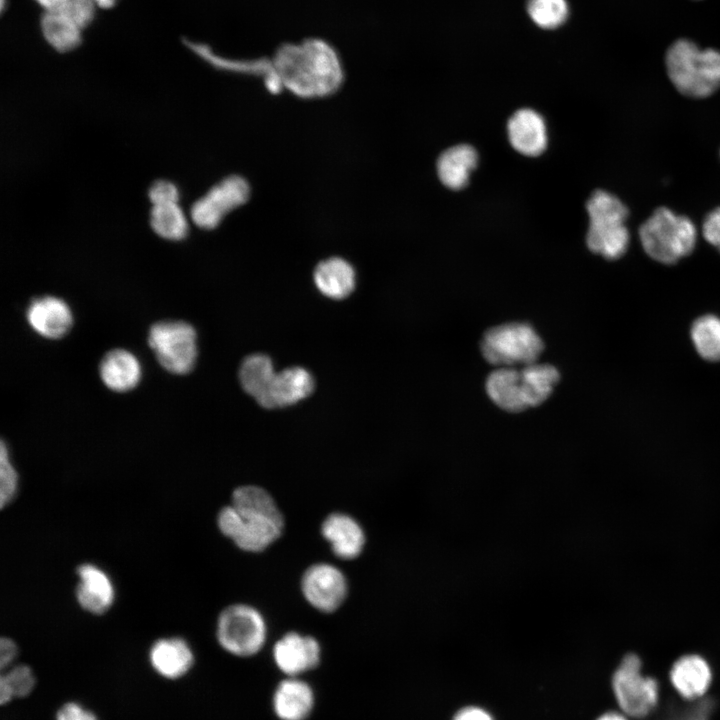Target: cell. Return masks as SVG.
<instances>
[{
    "instance_id": "1",
    "label": "cell",
    "mask_w": 720,
    "mask_h": 720,
    "mask_svg": "<svg viewBox=\"0 0 720 720\" xmlns=\"http://www.w3.org/2000/svg\"><path fill=\"white\" fill-rule=\"evenodd\" d=\"M266 78L278 80L282 88L301 98H321L335 93L344 80L339 55L320 38L281 45L270 60ZM265 79V80H266Z\"/></svg>"
},
{
    "instance_id": "2",
    "label": "cell",
    "mask_w": 720,
    "mask_h": 720,
    "mask_svg": "<svg viewBox=\"0 0 720 720\" xmlns=\"http://www.w3.org/2000/svg\"><path fill=\"white\" fill-rule=\"evenodd\" d=\"M217 524L240 549L260 552L280 537L284 520L264 488L246 485L234 490L232 505L220 510Z\"/></svg>"
},
{
    "instance_id": "3",
    "label": "cell",
    "mask_w": 720,
    "mask_h": 720,
    "mask_svg": "<svg viewBox=\"0 0 720 720\" xmlns=\"http://www.w3.org/2000/svg\"><path fill=\"white\" fill-rule=\"evenodd\" d=\"M667 75L682 95L705 98L720 88V51L689 39L673 42L665 54Z\"/></svg>"
},
{
    "instance_id": "4",
    "label": "cell",
    "mask_w": 720,
    "mask_h": 720,
    "mask_svg": "<svg viewBox=\"0 0 720 720\" xmlns=\"http://www.w3.org/2000/svg\"><path fill=\"white\" fill-rule=\"evenodd\" d=\"M586 210L589 216L588 248L608 260L623 256L630 239L626 227L627 206L614 194L598 189L588 199Z\"/></svg>"
},
{
    "instance_id": "5",
    "label": "cell",
    "mask_w": 720,
    "mask_h": 720,
    "mask_svg": "<svg viewBox=\"0 0 720 720\" xmlns=\"http://www.w3.org/2000/svg\"><path fill=\"white\" fill-rule=\"evenodd\" d=\"M639 237L650 258L670 265L691 254L696 245L697 230L687 216L659 207L641 224Z\"/></svg>"
},
{
    "instance_id": "6",
    "label": "cell",
    "mask_w": 720,
    "mask_h": 720,
    "mask_svg": "<svg viewBox=\"0 0 720 720\" xmlns=\"http://www.w3.org/2000/svg\"><path fill=\"white\" fill-rule=\"evenodd\" d=\"M480 347L485 360L494 366L523 367L537 361L544 345L532 326L512 322L488 329Z\"/></svg>"
},
{
    "instance_id": "7",
    "label": "cell",
    "mask_w": 720,
    "mask_h": 720,
    "mask_svg": "<svg viewBox=\"0 0 720 720\" xmlns=\"http://www.w3.org/2000/svg\"><path fill=\"white\" fill-rule=\"evenodd\" d=\"M216 639L219 646L231 656L253 657L266 644V622L260 612L249 605L228 606L218 617Z\"/></svg>"
},
{
    "instance_id": "8",
    "label": "cell",
    "mask_w": 720,
    "mask_h": 720,
    "mask_svg": "<svg viewBox=\"0 0 720 720\" xmlns=\"http://www.w3.org/2000/svg\"><path fill=\"white\" fill-rule=\"evenodd\" d=\"M148 345L159 364L172 374H187L195 366L197 334L187 322L160 321L153 324L148 332Z\"/></svg>"
},
{
    "instance_id": "9",
    "label": "cell",
    "mask_w": 720,
    "mask_h": 720,
    "mask_svg": "<svg viewBox=\"0 0 720 720\" xmlns=\"http://www.w3.org/2000/svg\"><path fill=\"white\" fill-rule=\"evenodd\" d=\"M247 180L238 175L228 176L213 185L190 208V219L202 230H213L250 196Z\"/></svg>"
},
{
    "instance_id": "10",
    "label": "cell",
    "mask_w": 720,
    "mask_h": 720,
    "mask_svg": "<svg viewBox=\"0 0 720 720\" xmlns=\"http://www.w3.org/2000/svg\"><path fill=\"white\" fill-rule=\"evenodd\" d=\"M612 685L619 706L630 716L643 717L657 703V683L641 674V661L635 654L623 658L614 673Z\"/></svg>"
},
{
    "instance_id": "11",
    "label": "cell",
    "mask_w": 720,
    "mask_h": 720,
    "mask_svg": "<svg viewBox=\"0 0 720 720\" xmlns=\"http://www.w3.org/2000/svg\"><path fill=\"white\" fill-rule=\"evenodd\" d=\"M322 649L316 638L288 632L273 645L272 659L282 677H305L321 663Z\"/></svg>"
},
{
    "instance_id": "12",
    "label": "cell",
    "mask_w": 720,
    "mask_h": 720,
    "mask_svg": "<svg viewBox=\"0 0 720 720\" xmlns=\"http://www.w3.org/2000/svg\"><path fill=\"white\" fill-rule=\"evenodd\" d=\"M302 592L306 600L322 612H333L344 602L347 581L335 566L317 563L310 566L302 577Z\"/></svg>"
},
{
    "instance_id": "13",
    "label": "cell",
    "mask_w": 720,
    "mask_h": 720,
    "mask_svg": "<svg viewBox=\"0 0 720 720\" xmlns=\"http://www.w3.org/2000/svg\"><path fill=\"white\" fill-rule=\"evenodd\" d=\"M317 695L305 677H282L274 686L270 707L277 720H309Z\"/></svg>"
},
{
    "instance_id": "14",
    "label": "cell",
    "mask_w": 720,
    "mask_h": 720,
    "mask_svg": "<svg viewBox=\"0 0 720 720\" xmlns=\"http://www.w3.org/2000/svg\"><path fill=\"white\" fill-rule=\"evenodd\" d=\"M148 661L153 672L160 678L177 681L190 673L195 663V655L184 638L163 637L152 643Z\"/></svg>"
},
{
    "instance_id": "15",
    "label": "cell",
    "mask_w": 720,
    "mask_h": 720,
    "mask_svg": "<svg viewBox=\"0 0 720 720\" xmlns=\"http://www.w3.org/2000/svg\"><path fill=\"white\" fill-rule=\"evenodd\" d=\"M26 319L38 335L59 339L71 329L73 313L63 299L47 295L32 300L26 310Z\"/></svg>"
},
{
    "instance_id": "16",
    "label": "cell",
    "mask_w": 720,
    "mask_h": 720,
    "mask_svg": "<svg viewBox=\"0 0 720 720\" xmlns=\"http://www.w3.org/2000/svg\"><path fill=\"white\" fill-rule=\"evenodd\" d=\"M507 132L512 147L523 155L535 157L546 149L545 121L532 109L517 110L507 122Z\"/></svg>"
},
{
    "instance_id": "17",
    "label": "cell",
    "mask_w": 720,
    "mask_h": 720,
    "mask_svg": "<svg viewBox=\"0 0 720 720\" xmlns=\"http://www.w3.org/2000/svg\"><path fill=\"white\" fill-rule=\"evenodd\" d=\"M79 578L76 599L79 605L92 614H102L114 600V587L109 576L96 565L85 563L77 568Z\"/></svg>"
},
{
    "instance_id": "18",
    "label": "cell",
    "mask_w": 720,
    "mask_h": 720,
    "mask_svg": "<svg viewBox=\"0 0 720 720\" xmlns=\"http://www.w3.org/2000/svg\"><path fill=\"white\" fill-rule=\"evenodd\" d=\"M314 388L313 377L302 367H290L276 372L269 391L260 403L267 409L290 406L308 397Z\"/></svg>"
},
{
    "instance_id": "19",
    "label": "cell",
    "mask_w": 720,
    "mask_h": 720,
    "mask_svg": "<svg viewBox=\"0 0 720 720\" xmlns=\"http://www.w3.org/2000/svg\"><path fill=\"white\" fill-rule=\"evenodd\" d=\"M321 533L334 554L341 559L358 557L365 545V534L360 524L343 513L330 514L322 523Z\"/></svg>"
},
{
    "instance_id": "20",
    "label": "cell",
    "mask_w": 720,
    "mask_h": 720,
    "mask_svg": "<svg viewBox=\"0 0 720 720\" xmlns=\"http://www.w3.org/2000/svg\"><path fill=\"white\" fill-rule=\"evenodd\" d=\"M99 375L104 385L115 392H127L134 389L142 377L139 359L125 349H114L102 358Z\"/></svg>"
},
{
    "instance_id": "21",
    "label": "cell",
    "mask_w": 720,
    "mask_h": 720,
    "mask_svg": "<svg viewBox=\"0 0 720 720\" xmlns=\"http://www.w3.org/2000/svg\"><path fill=\"white\" fill-rule=\"evenodd\" d=\"M486 392L489 398L501 409L518 413L528 408L517 367H498L486 380Z\"/></svg>"
},
{
    "instance_id": "22",
    "label": "cell",
    "mask_w": 720,
    "mask_h": 720,
    "mask_svg": "<svg viewBox=\"0 0 720 720\" xmlns=\"http://www.w3.org/2000/svg\"><path fill=\"white\" fill-rule=\"evenodd\" d=\"M478 155L468 144H459L443 151L437 160V174L444 186L452 190L464 188L476 168Z\"/></svg>"
},
{
    "instance_id": "23",
    "label": "cell",
    "mask_w": 720,
    "mask_h": 720,
    "mask_svg": "<svg viewBox=\"0 0 720 720\" xmlns=\"http://www.w3.org/2000/svg\"><path fill=\"white\" fill-rule=\"evenodd\" d=\"M317 289L326 297L343 299L355 288L356 275L353 266L341 257L321 261L313 273Z\"/></svg>"
},
{
    "instance_id": "24",
    "label": "cell",
    "mask_w": 720,
    "mask_h": 720,
    "mask_svg": "<svg viewBox=\"0 0 720 720\" xmlns=\"http://www.w3.org/2000/svg\"><path fill=\"white\" fill-rule=\"evenodd\" d=\"M675 689L687 699L704 695L711 683V669L698 655H686L678 659L670 673Z\"/></svg>"
},
{
    "instance_id": "25",
    "label": "cell",
    "mask_w": 720,
    "mask_h": 720,
    "mask_svg": "<svg viewBox=\"0 0 720 720\" xmlns=\"http://www.w3.org/2000/svg\"><path fill=\"white\" fill-rule=\"evenodd\" d=\"M275 375L272 360L261 353L246 357L239 370V379L243 390L259 405L266 397Z\"/></svg>"
},
{
    "instance_id": "26",
    "label": "cell",
    "mask_w": 720,
    "mask_h": 720,
    "mask_svg": "<svg viewBox=\"0 0 720 720\" xmlns=\"http://www.w3.org/2000/svg\"><path fill=\"white\" fill-rule=\"evenodd\" d=\"M520 373L528 408L539 406L547 400L560 378L554 366L536 362L521 367Z\"/></svg>"
},
{
    "instance_id": "27",
    "label": "cell",
    "mask_w": 720,
    "mask_h": 720,
    "mask_svg": "<svg viewBox=\"0 0 720 720\" xmlns=\"http://www.w3.org/2000/svg\"><path fill=\"white\" fill-rule=\"evenodd\" d=\"M149 224L158 237L168 241H181L189 233L188 218L178 202L151 206Z\"/></svg>"
},
{
    "instance_id": "28",
    "label": "cell",
    "mask_w": 720,
    "mask_h": 720,
    "mask_svg": "<svg viewBox=\"0 0 720 720\" xmlns=\"http://www.w3.org/2000/svg\"><path fill=\"white\" fill-rule=\"evenodd\" d=\"M46 41L59 52L75 49L81 42V28L58 10L46 11L41 19Z\"/></svg>"
},
{
    "instance_id": "29",
    "label": "cell",
    "mask_w": 720,
    "mask_h": 720,
    "mask_svg": "<svg viewBox=\"0 0 720 720\" xmlns=\"http://www.w3.org/2000/svg\"><path fill=\"white\" fill-rule=\"evenodd\" d=\"M36 685V676L26 664H14L1 671L0 704L7 705L14 699L29 696Z\"/></svg>"
},
{
    "instance_id": "30",
    "label": "cell",
    "mask_w": 720,
    "mask_h": 720,
    "mask_svg": "<svg viewBox=\"0 0 720 720\" xmlns=\"http://www.w3.org/2000/svg\"><path fill=\"white\" fill-rule=\"evenodd\" d=\"M691 338L703 359L720 360V318L704 315L696 319L691 327Z\"/></svg>"
},
{
    "instance_id": "31",
    "label": "cell",
    "mask_w": 720,
    "mask_h": 720,
    "mask_svg": "<svg viewBox=\"0 0 720 720\" xmlns=\"http://www.w3.org/2000/svg\"><path fill=\"white\" fill-rule=\"evenodd\" d=\"M527 12L537 26L554 29L566 21L569 8L566 0H528Z\"/></svg>"
},
{
    "instance_id": "32",
    "label": "cell",
    "mask_w": 720,
    "mask_h": 720,
    "mask_svg": "<svg viewBox=\"0 0 720 720\" xmlns=\"http://www.w3.org/2000/svg\"><path fill=\"white\" fill-rule=\"evenodd\" d=\"M18 488V475L5 442L0 448V505L3 508L14 498Z\"/></svg>"
},
{
    "instance_id": "33",
    "label": "cell",
    "mask_w": 720,
    "mask_h": 720,
    "mask_svg": "<svg viewBox=\"0 0 720 720\" xmlns=\"http://www.w3.org/2000/svg\"><path fill=\"white\" fill-rule=\"evenodd\" d=\"M95 5L93 0H66L57 10L83 29L93 20Z\"/></svg>"
},
{
    "instance_id": "34",
    "label": "cell",
    "mask_w": 720,
    "mask_h": 720,
    "mask_svg": "<svg viewBox=\"0 0 720 720\" xmlns=\"http://www.w3.org/2000/svg\"><path fill=\"white\" fill-rule=\"evenodd\" d=\"M148 199L152 206L179 201V189L175 183L166 179L154 181L148 189Z\"/></svg>"
},
{
    "instance_id": "35",
    "label": "cell",
    "mask_w": 720,
    "mask_h": 720,
    "mask_svg": "<svg viewBox=\"0 0 720 720\" xmlns=\"http://www.w3.org/2000/svg\"><path fill=\"white\" fill-rule=\"evenodd\" d=\"M54 720H100L97 714L82 703L69 700L62 703L55 712Z\"/></svg>"
},
{
    "instance_id": "36",
    "label": "cell",
    "mask_w": 720,
    "mask_h": 720,
    "mask_svg": "<svg viewBox=\"0 0 720 720\" xmlns=\"http://www.w3.org/2000/svg\"><path fill=\"white\" fill-rule=\"evenodd\" d=\"M702 234L705 240L720 252V206L705 216Z\"/></svg>"
},
{
    "instance_id": "37",
    "label": "cell",
    "mask_w": 720,
    "mask_h": 720,
    "mask_svg": "<svg viewBox=\"0 0 720 720\" xmlns=\"http://www.w3.org/2000/svg\"><path fill=\"white\" fill-rule=\"evenodd\" d=\"M714 702L711 699H703L696 705L673 716L669 720H709L713 710Z\"/></svg>"
},
{
    "instance_id": "38",
    "label": "cell",
    "mask_w": 720,
    "mask_h": 720,
    "mask_svg": "<svg viewBox=\"0 0 720 720\" xmlns=\"http://www.w3.org/2000/svg\"><path fill=\"white\" fill-rule=\"evenodd\" d=\"M18 655V647L16 643L9 637L0 639V668L4 671L14 665V661Z\"/></svg>"
},
{
    "instance_id": "39",
    "label": "cell",
    "mask_w": 720,
    "mask_h": 720,
    "mask_svg": "<svg viewBox=\"0 0 720 720\" xmlns=\"http://www.w3.org/2000/svg\"><path fill=\"white\" fill-rule=\"evenodd\" d=\"M453 720H493V718L485 710L469 706L458 711Z\"/></svg>"
},
{
    "instance_id": "40",
    "label": "cell",
    "mask_w": 720,
    "mask_h": 720,
    "mask_svg": "<svg viewBox=\"0 0 720 720\" xmlns=\"http://www.w3.org/2000/svg\"><path fill=\"white\" fill-rule=\"evenodd\" d=\"M46 11H54L59 9L66 0H35Z\"/></svg>"
},
{
    "instance_id": "41",
    "label": "cell",
    "mask_w": 720,
    "mask_h": 720,
    "mask_svg": "<svg viewBox=\"0 0 720 720\" xmlns=\"http://www.w3.org/2000/svg\"><path fill=\"white\" fill-rule=\"evenodd\" d=\"M598 720H626L623 716L618 713L609 712L603 714Z\"/></svg>"
},
{
    "instance_id": "42",
    "label": "cell",
    "mask_w": 720,
    "mask_h": 720,
    "mask_svg": "<svg viewBox=\"0 0 720 720\" xmlns=\"http://www.w3.org/2000/svg\"><path fill=\"white\" fill-rule=\"evenodd\" d=\"M96 5L101 8H111L114 6L116 0H93Z\"/></svg>"
}]
</instances>
